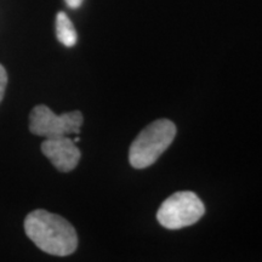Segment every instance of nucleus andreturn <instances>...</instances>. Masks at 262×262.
Returning <instances> with one entry per match:
<instances>
[{
	"label": "nucleus",
	"instance_id": "obj_1",
	"mask_svg": "<svg viewBox=\"0 0 262 262\" xmlns=\"http://www.w3.org/2000/svg\"><path fill=\"white\" fill-rule=\"evenodd\" d=\"M25 231L40 250L55 256L73 254L78 247V235L73 226L62 216L42 209L27 215Z\"/></svg>",
	"mask_w": 262,
	"mask_h": 262
},
{
	"label": "nucleus",
	"instance_id": "obj_2",
	"mask_svg": "<svg viewBox=\"0 0 262 262\" xmlns=\"http://www.w3.org/2000/svg\"><path fill=\"white\" fill-rule=\"evenodd\" d=\"M176 136V126L169 119H158L147 125L134 140L129 149L133 168L145 169L155 164Z\"/></svg>",
	"mask_w": 262,
	"mask_h": 262
},
{
	"label": "nucleus",
	"instance_id": "obj_3",
	"mask_svg": "<svg viewBox=\"0 0 262 262\" xmlns=\"http://www.w3.org/2000/svg\"><path fill=\"white\" fill-rule=\"evenodd\" d=\"M205 206L193 192H176L163 202L157 212V220L168 229H180L194 225L202 219Z\"/></svg>",
	"mask_w": 262,
	"mask_h": 262
},
{
	"label": "nucleus",
	"instance_id": "obj_4",
	"mask_svg": "<svg viewBox=\"0 0 262 262\" xmlns=\"http://www.w3.org/2000/svg\"><path fill=\"white\" fill-rule=\"evenodd\" d=\"M84 118L79 111L56 116L50 108L39 104L32 110L29 116V130L38 136L54 139L79 134Z\"/></svg>",
	"mask_w": 262,
	"mask_h": 262
},
{
	"label": "nucleus",
	"instance_id": "obj_5",
	"mask_svg": "<svg viewBox=\"0 0 262 262\" xmlns=\"http://www.w3.org/2000/svg\"><path fill=\"white\" fill-rule=\"evenodd\" d=\"M41 152L52 165L62 172H70L80 160V150L68 136L47 139L41 143Z\"/></svg>",
	"mask_w": 262,
	"mask_h": 262
},
{
	"label": "nucleus",
	"instance_id": "obj_6",
	"mask_svg": "<svg viewBox=\"0 0 262 262\" xmlns=\"http://www.w3.org/2000/svg\"><path fill=\"white\" fill-rule=\"evenodd\" d=\"M56 37L58 41L67 48L74 47L77 44V31L64 12H58L56 16Z\"/></svg>",
	"mask_w": 262,
	"mask_h": 262
},
{
	"label": "nucleus",
	"instance_id": "obj_7",
	"mask_svg": "<svg viewBox=\"0 0 262 262\" xmlns=\"http://www.w3.org/2000/svg\"><path fill=\"white\" fill-rule=\"evenodd\" d=\"M6 85H8V73H6L5 68L0 64V102L4 98Z\"/></svg>",
	"mask_w": 262,
	"mask_h": 262
},
{
	"label": "nucleus",
	"instance_id": "obj_8",
	"mask_svg": "<svg viewBox=\"0 0 262 262\" xmlns=\"http://www.w3.org/2000/svg\"><path fill=\"white\" fill-rule=\"evenodd\" d=\"M66 4H67L68 8L71 9H78L80 8L81 4H83L84 0H64Z\"/></svg>",
	"mask_w": 262,
	"mask_h": 262
}]
</instances>
